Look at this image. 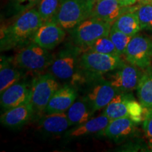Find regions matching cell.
<instances>
[{"instance_id":"cell-17","label":"cell","mask_w":152,"mask_h":152,"mask_svg":"<svg viewBox=\"0 0 152 152\" xmlns=\"http://www.w3.org/2000/svg\"><path fill=\"white\" fill-rule=\"evenodd\" d=\"M24 73L14 62V58L1 56L0 63V94L6 89L20 81Z\"/></svg>"},{"instance_id":"cell-14","label":"cell","mask_w":152,"mask_h":152,"mask_svg":"<svg viewBox=\"0 0 152 152\" xmlns=\"http://www.w3.org/2000/svg\"><path fill=\"white\" fill-rule=\"evenodd\" d=\"M130 7H124L118 0H97L95 1L90 18H94L105 21L111 26Z\"/></svg>"},{"instance_id":"cell-29","label":"cell","mask_w":152,"mask_h":152,"mask_svg":"<svg viewBox=\"0 0 152 152\" xmlns=\"http://www.w3.org/2000/svg\"><path fill=\"white\" fill-rule=\"evenodd\" d=\"M127 107H128V117H130L135 124L141 123L142 121H144L147 111H144L146 108H144L140 102L139 103L138 102H137L132 97V96H130L128 100Z\"/></svg>"},{"instance_id":"cell-22","label":"cell","mask_w":152,"mask_h":152,"mask_svg":"<svg viewBox=\"0 0 152 152\" xmlns=\"http://www.w3.org/2000/svg\"><path fill=\"white\" fill-rule=\"evenodd\" d=\"M112 26L131 37L134 36L142 30L138 17L132 8H130L121 14Z\"/></svg>"},{"instance_id":"cell-25","label":"cell","mask_w":152,"mask_h":152,"mask_svg":"<svg viewBox=\"0 0 152 152\" xmlns=\"http://www.w3.org/2000/svg\"><path fill=\"white\" fill-rule=\"evenodd\" d=\"M87 50L93 51L102 54L120 56L115 45L109 37V35L104 36L95 41L92 45L86 49Z\"/></svg>"},{"instance_id":"cell-23","label":"cell","mask_w":152,"mask_h":152,"mask_svg":"<svg viewBox=\"0 0 152 152\" xmlns=\"http://www.w3.org/2000/svg\"><path fill=\"white\" fill-rule=\"evenodd\" d=\"M142 74L137 90L140 102L144 108H152V70L147 68Z\"/></svg>"},{"instance_id":"cell-24","label":"cell","mask_w":152,"mask_h":152,"mask_svg":"<svg viewBox=\"0 0 152 152\" xmlns=\"http://www.w3.org/2000/svg\"><path fill=\"white\" fill-rule=\"evenodd\" d=\"M41 0H9L7 6L9 16H18L37 6Z\"/></svg>"},{"instance_id":"cell-2","label":"cell","mask_w":152,"mask_h":152,"mask_svg":"<svg viewBox=\"0 0 152 152\" xmlns=\"http://www.w3.org/2000/svg\"><path fill=\"white\" fill-rule=\"evenodd\" d=\"M82 48L69 45L59 51L49 66V72L58 80L73 85L82 79L80 58Z\"/></svg>"},{"instance_id":"cell-21","label":"cell","mask_w":152,"mask_h":152,"mask_svg":"<svg viewBox=\"0 0 152 152\" xmlns=\"http://www.w3.org/2000/svg\"><path fill=\"white\" fill-rule=\"evenodd\" d=\"M130 96L132 95L129 93L119 92L104 108L103 113L109 118L110 121L128 116L127 102Z\"/></svg>"},{"instance_id":"cell-34","label":"cell","mask_w":152,"mask_h":152,"mask_svg":"<svg viewBox=\"0 0 152 152\" xmlns=\"http://www.w3.org/2000/svg\"><path fill=\"white\" fill-rule=\"evenodd\" d=\"M95 1H97V0H95Z\"/></svg>"},{"instance_id":"cell-4","label":"cell","mask_w":152,"mask_h":152,"mask_svg":"<svg viewBox=\"0 0 152 152\" xmlns=\"http://www.w3.org/2000/svg\"><path fill=\"white\" fill-rule=\"evenodd\" d=\"M50 50L31 42L22 47L14 57V62L20 69L39 73L49 68L54 56Z\"/></svg>"},{"instance_id":"cell-27","label":"cell","mask_w":152,"mask_h":152,"mask_svg":"<svg viewBox=\"0 0 152 152\" xmlns=\"http://www.w3.org/2000/svg\"><path fill=\"white\" fill-rule=\"evenodd\" d=\"M109 37L111 38L112 42L115 45L119 55L121 56V55L125 54L127 47H128V44L132 37L123 33V32L120 31L116 28L112 26L111 30H110Z\"/></svg>"},{"instance_id":"cell-30","label":"cell","mask_w":152,"mask_h":152,"mask_svg":"<svg viewBox=\"0 0 152 152\" xmlns=\"http://www.w3.org/2000/svg\"><path fill=\"white\" fill-rule=\"evenodd\" d=\"M143 128L149 146L152 145V108L147 109L144 119Z\"/></svg>"},{"instance_id":"cell-18","label":"cell","mask_w":152,"mask_h":152,"mask_svg":"<svg viewBox=\"0 0 152 152\" xmlns=\"http://www.w3.org/2000/svg\"><path fill=\"white\" fill-rule=\"evenodd\" d=\"M72 126L66 112L45 113L39 121V127L43 132L50 134H58L66 132Z\"/></svg>"},{"instance_id":"cell-9","label":"cell","mask_w":152,"mask_h":152,"mask_svg":"<svg viewBox=\"0 0 152 152\" xmlns=\"http://www.w3.org/2000/svg\"><path fill=\"white\" fill-rule=\"evenodd\" d=\"M66 37L65 30L54 20L44 22L37 30L33 42L48 50L58 46Z\"/></svg>"},{"instance_id":"cell-10","label":"cell","mask_w":152,"mask_h":152,"mask_svg":"<svg viewBox=\"0 0 152 152\" xmlns=\"http://www.w3.org/2000/svg\"><path fill=\"white\" fill-rule=\"evenodd\" d=\"M110 76L109 82L115 88L128 93L137 89L142 73L137 66L124 64Z\"/></svg>"},{"instance_id":"cell-1","label":"cell","mask_w":152,"mask_h":152,"mask_svg":"<svg viewBox=\"0 0 152 152\" xmlns=\"http://www.w3.org/2000/svg\"><path fill=\"white\" fill-rule=\"evenodd\" d=\"M44 23L37 9H30L16 16L12 23L1 28V51L22 48L33 42L37 30Z\"/></svg>"},{"instance_id":"cell-3","label":"cell","mask_w":152,"mask_h":152,"mask_svg":"<svg viewBox=\"0 0 152 152\" xmlns=\"http://www.w3.org/2000/svg\"><path fill=\"white\" fill-rule=\"evenodd\" d=\"M94 2L95 0H61L52 20L65 30H71L90 18Z\"/></svg>"},{"instance_id":"cell-11","label":"cell","mask_w":152,"mask_h":152,"mask_svg":"<svg viewBox=\"0 0 152 152\" xmlns=\"http://www.w3.org/2000/svg\"><path fill=\"white\" fill-rule=\"evenodd\" d=\"M0 104L4 111L16 107L20 104L30 102L31 97V83L26 81H20L1 92Z\"/></svg>"},{"instance_id":"cell-26","label":"cell","mask_w":152,"mask_h":152,"mask_svg":"<svg viewBox=\"0 0 152 152\" xmlns=\"http://www.w3.org/2000/svg\"><path fill=\"white\" fill-rule=\"evenodd\" d=\"M61 0H41L37 5V10L43 21L52 20L59 7Z\"/></svg>"},{"instance_id":"cell-13","label":"cell","mask_w":152,"mask_h":152,"mask_svg":"<svg viewBox=\"0 0 152 152\" xmlns=\"http://www.w3.org/2000/svg\"><path fill=\"white\" fill-rule=\"evenodd\" d=\"M35 113V110L31 102H26L4 111L1 115L0 121L6 128H20L26 124Z\"/></svg>"},{"instance_id":"cell-6","label":"cell","mask_w":152,"mask_h":152,"mask_svg":"<svg viewBox=\"0 0 152 152\" xmlns=\"http://www.w3.org/2000/svg\"><path fill=\"white\" fill-rule=\"evenodd\" d=\"M124 62L120 56L102 54L87 50L82 53L81 69L87 75L99 76L114 71L122 66Z\"/></svg>"},{"instance_id":"cell-15","label":"cell","mask_w":152,"mask_h":152,"mask_svg":"<svg viewBox=\"0 0 152 152\" xmlns=\"http://www.w3.org/2000/svg\"><path fill=\"white\" fill-rule=\"evenodd\" d=\"M77 96L75 88L71 85L65 84L59 87L54 93L47 104L44 113H62L66 112L73 104Z\"/></svg>"},{"instance_id":"cell-16","label":"cell","mask_w":152,"mask_h":152,"mask_svg":"<svg viewBox=\"0 0 152 152\" xmlns=\"http://www.w3.org/2000/svg\"><path fill=\"white\" fill-rule=\"evenodd\" d=\"M109 122L110 119L103 113L99 116L92 118L83 124L77 125L76 128L68 130L66 137L69 139H76L104 132Z\"/></svg>"},{"instance_id":"cell-12","label":"cell","mask_w":152,"mask_h":152,"mask_svg":"<svg viewBox=\"0 0 152 152\" xmlns=\"http://www.w3.org/2000/svg\"><path fill=\"white\" fill-rule=\"evenodd\" d=\"M119 91L109 81L99 82L87 95L86 100L94 112L104 109Z\"/></svg>"},{"instance_id":"cell-8","label":"cell","mask_w":152,"mask_h":152,"mask_svg":"<svg viewBox=\"0 0 152 152\" xmlns=\"http://www.w3.org/2000/svg\"><path fill=\"white\" fill-rule=\"evenodd\" d=\"M124 54L130 64L147 69L152 59V40L145 36L135 35L130 39Z\"/></svg>"},{"instance_id":"cell-5","label":"cell","mask_w":152,"mask_h":152,"mask_svg":"<svg viewBox=\"0 0 152 152\" xmlns=\"http://www.w3.org/2000/svg\"><path fill=\"white\" fill-rule=\"evenodd\" d=\"M111 25L94 18H89L70 30L75 45L85 48L104 36L109 35Z\"/></svg>"},{"instance_id":"cell-7","label":"cell","mask_w":152,"mask_h":152,"mask_svg":"<svg viewBox=\"0 0 152 152\" xmlns=\"http://www.w3.org/2000/svg\"><path fill=\"white\" fill-rule=\"evenodd\" d=\"M60 85L50 72L37 76L31 83V97L35 113H43L47 104Z\"/></svg>"},{"instance_id":"cell-33","label":"cell","mask_w":152,"mask_h":152,"mask_svg":"<svg viewBox=\"0 0 152 152\" xmlns=\"http://www.w3.org/2000/svg\"><path fill=\"white\" fill-rule=\"evenodd\" d=\"M150 148H151V149H152V145L150 146Z\"/></svg>"},{"instance_id":"cell-32","label":"cell","mask_w":152,"mask_h":152,"mask_svg":"<svg viewBox=\"0 0 152 152\" xmlns=\"http://www.w3.org/2000/svg\"><path fill=\"white\" fill-rule=\"evenodd\" d=\"M137 1L140 2V4H152V0H137Z\"/></svg>"},{"instance_id":"cell-19","label":"cell","mask_w":152,"mask_h":152,"mask_svg":"<svg viewBox=\"0 0 152 152\" xmlns=\"http://www.w3.org/2000/svg\"><path fill=\"white\" fill-rule=\"evenodd\" d=\"M134 131L135 123L130 117L126 116L110 121L104 131V134L111 140L118 141L132 135Z\"/></svg>"},{"instance_id":"cell-28","label":"cell","mask_w":152,"mask_h":152,"mask_svg":"<svg viewBox=\"0 0 152 152\" xmlns=\"http://www.w3.org/2000/svg\"><path fill=\"white\" fill-rule=\"evenodd\" d=\"M132 10L138 17L142 29L152 30V4H140Z\"/></svg>"},{"instance_id":"cell-20","label":"cell","mask_w":152,"mask_h":152,"mask_svg":"<svg viewBox=\"0 0 152 152\" xmlns=\"http://www.w3.org/2000/svg\"><path fill=\"white\" fill-rule=\"evenodd\" d=\"M66 113L72 126H77L92 118L94 111L91 109L86 99L84 98L83 99L75 100Z\"/></svg>"},{"instance_id":"cell-31","label":"cell","mask_w":152,"mask_h":152,"mask_svg":"<svg viewBox=\"0 0 152 152\" xmlns=\"http://www.w3.org/2000/svg\"><path fill=\"white\" fill-rule=\"evenodd\" d=\"M118 1L124 7H130L134 4L137 0H118Z\"/></svg>"}]
</instances>
